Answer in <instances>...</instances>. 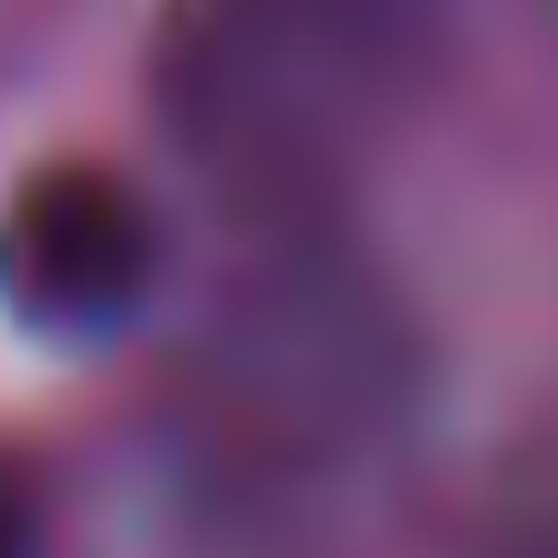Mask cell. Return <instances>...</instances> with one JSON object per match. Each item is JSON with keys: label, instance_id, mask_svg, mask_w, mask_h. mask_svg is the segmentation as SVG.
<instances>
[{"label": "cell", "instance_id": "1", "mask_svg": "<svg viewBox=\"0 0 558 558\" xmlns=\"http://www.w3.org/2000/svg\"><path fill=\"white\" fill-rule=\"evenodd\" d=\"M157 288V218L113 166H44L0 209V305L26 331H122Z\"/></svg>", "mask_w": 558, "mask_h": 558}, {"label": "cell", "instance_id": "2", "mask_svg": "<svg viewBox=\"0 0 558 558\" xmlns=\"http://www.w3.org/2000/svg\"><path fill=\"white\" fill-rule=\"evenodd\" d=\"M0 558H26V497L0 480Z\"/></svg>", "mask_w": 558, "mask_h": 558}]
</instances>
